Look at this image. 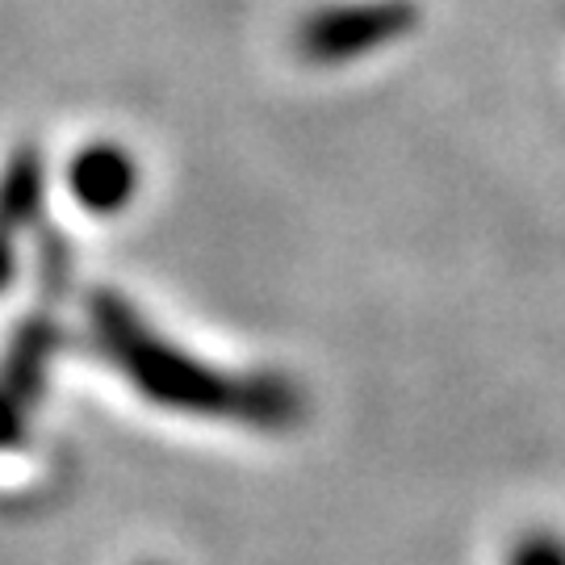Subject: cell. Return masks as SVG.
<instances>
[{
    "label": "cell",
    "instance_id": "obj_2",
    "mask_svg": "<svg viewBox=\"0 0 565 565\" xmlns=\"http://www.w3.org/2000/svg\"><path fill=\"white\" fill-rule=\"evenodd\" d=\"M511 565H565V545L557 536H527L524 545L511 553Z\"/></svg>",
    "mask_w": 565,
    "mask_h": 565
},
{
    "label": "cell",
    "instance_id": "obj_1",
    "mask_svg": "<svg viewBox=\"0 0 565 565\" xmlns=\"http://www.w3.org/2000/svg\"><path fill=\"white\" fill-rule=\"evenodd\" d=\"M415 21L406 0H382V4H352V9H327L319 18L306 21L302 51L319 63L352 60L373 46L403 34Z\"/></svg>",
    "mask_w": 565,
    "mask_h": 565
}]
</instances>
